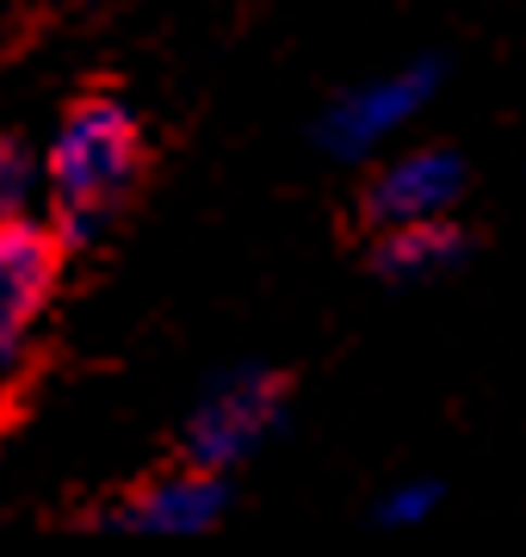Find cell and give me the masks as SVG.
<instances>
[{
    "label": "cell",
    "mask_w": 526,
    "mask_h": 557,
    "mask_svg": "<svg viewBox=\"0 0 526 557\" xmlns=\"http://www.w3.org/2000/svg\"><path fill=\"white\" fill-rule=\"evenodd\" d=\"M142 124L130 119V106L112 94H87L68 106V119L57 124L50 143V205H57L62 242H93L112 223L130 186L142 174Z\"/></svg>",
    "instance_id": "1"
},
{
    "label": "cell",
    "mask_w": 526,
    "mask_h": 557,
    "mask_svg": "<svg viewBox=\"0 0 526 557\" xmlns=\"http://www.w3.org/2000/svg\"><path fill=\"white\" fill-rule=\"evenodd\" d=\"M62 248H68L62 230H43L32 218L0 223V359L20 354L25 329L43 317L62 273Z\"/></svg>",
    "instance_id": "2"
},
{
    "label": "cell",
    "mask_w": 526,
    "mask_h": 557,
    "mask_svg": "<svg viewBox=\"0 0 526 557\" xmlns=\"http://www.w3.org/2000/svg\"><path fill=\"white\" fill-rule=\"evenodd\" d=\"M279 409H285V379L242 372V379L217 384V391L204 397V409L192 416V428H186V458H192V465H211V471L236 465V458L279 421Z\"/></svg>",
    "instance_id": "3"
},
{
    "label": "cell",
    "mask_w": 526,
    "mask_h": 557,
    "mask_svg": "<svg viewBox=\"0 0 526 557\" xmlns=\"http://www.w3.org/2000/svg\"><path fill=\"white\" fill-rule=\"evenodd\" d=\"M459 186H465V168L440 149H422V156H403L378 168V174L360 186V230L372 236H385L397 223H415V218H446V205L459 199Z\"/></svg>",
    "instance_id": "4"
},
{
    "label": "cell",
    "mask_w": 526,
    "mask_h": 557,
    "mask_svg": "<svg viewBox=\"0 0 526 557\" xmlns=\"http://www.w3.org/2000/svg\"><path fill=\"white\" fill-rule=\"evenodd\" d=\"M217 515H223V471L186 458L180 471L130 490V502L112 508L105 527H124V533H204V527H217Z\"/></svg>",
    "instance_id": "5"
},
{
    "label": "cell",
    "mask_w": 526,
    "mask_h": 557,
    "mask_svg": "<svg viewBox=\"0 0 526 557\" xmlns=\"http://www.w3.org/2000/svg\"><path fill=\"white\" fill-rule=\"evenodd\" d=\"M459 248H465V236H459L446 218H415V223H397V230H385V236H378L372 267H378V273H390V278H415V273L446 267Z\"/></svg>",
    "instance_id": "6"
},
{
    "label": "cell",
    "mask_w": 526,
    "mask_h": 557,
    "mask_svg": "<svg viewBox=\"0 0 526 557\" xmlns=\"http://www.w3.org/2000/svg\"><path fill=\"white\" fill-rule=\"evenodd\" d=\"M32 180H38V168H32V156H25V143L0 137V223H7V218H25Z\"/></svg>",
    "instance_id": "7"
}]
</instances>
